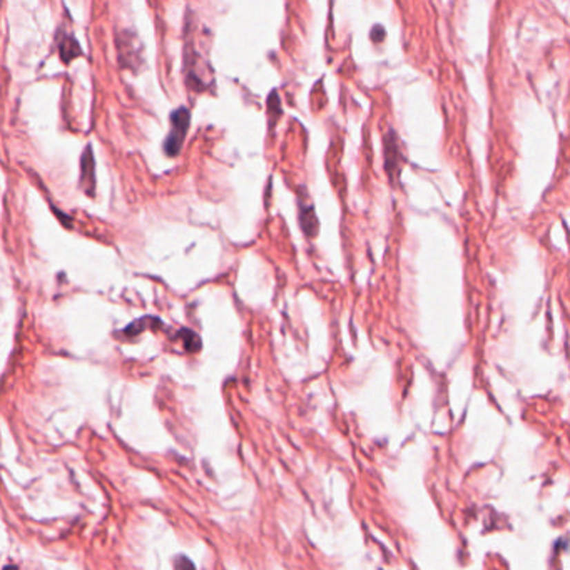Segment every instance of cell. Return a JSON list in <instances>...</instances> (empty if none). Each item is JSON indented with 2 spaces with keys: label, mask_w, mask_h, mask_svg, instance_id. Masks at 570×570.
Here are the masks:
<instances>
[{
  "label": "cell",
  "mask_w": 570,
  "mask_h": 570,
  "mask_svg": "<svg viewBox=\"0 0 570 570\" xmlns=\"http://www.w3.org/2000/svg\"><path fill=\"white\" fill-rule=\"evenodd\" d=\"M383 157H385V171L391 181L395 177H400L403 164H405V156H403L402 146H400L398 134L393 129H390L383 136Z\"/></svg>",
  "instance_id": "2"
},
{
  "label": "cell",
  "mask_w": 570,
  "mask_h": 570,
  "mask_svg": "<svg viewBox=\"0 0 570 570\" xmlns=\"http://www.w3.org/2000/svg\"><path fill=\"white\" fill-rule=\"evenodd\" d=\"M299 221H302V228L306 231L308 236H313L318 231V219L315 217V211H313L311 206L299 203Z\"/></svg>",
  "instance_id": "4"
},
{
  "label": "cell",
  "mask_w": 570,
  "mask_h": 570,
  "mask_svg": "<svg viewBox=\"0 0 570 570\" xmlns=\"http://www.w3.org/2000/svg\"><path fill=\"white\" fill-rule=\"evenodd\" d=\"M189 122H191V114L186 108L176 109L171 114V130L168 139L164 141V151L168 156H177L181 153L186 134L189 130Z\"/></svg>",
  "instance_id": "1"
},
{
  "label": "cell",
  "mask_w": 570,
  "mask_h": 570,
  "mask_svg": "<svg viewBox=\"0 0 570 570\" xmlns=\"http://www.w3.org/2000/svg\"><path fill=\"white\" fill-rule=\"evenodd\" d=\"M81 184L87 194H92L96 181H94V159L90 148H87L84 156L81 157Z\"/></svg>",
  "instance_id": "3"
},
{
  "label": "cell",
  "mask_w": 570,
  "mask_h": 570,
  "mask_svg": "<svg viewBox=\"0 0 570 570\" xmlns=\"http://www.w3.org/2000/svg\"><path fill=\"white\" fill-rule=\"evenodd\" d=\"M382 37H385V30H383L380 26H375L373 32H371V39H373V42H380L382 41Z\"/></svg>",
  "instance_id": "7"
},
{
  "label": "cell",
  "mask_w": 570,
  "mask_h": 570,
  "mask_svg": "<svg viewBox=\"0 0 570 570\" xmlns=\"http://www.w3.org/2000/svg\"><path fill=\"white\" fill-rule=\"evenodd\" d=\"M283 109H281V99L276 90H273L268 97V116H269V128L278 124Z\"/></svg>",
  "instance_id": "6"
},
{
  "label": "cell",
  "mask_w": 570,
  "mask_h": 570,
  "mask_svg": "<svg viewBox=\"0 0 570 570\" xmlns=\"http://www.w3.org/2000/svg\"><path fill=\"white\" fill-rule=\"evenodd\" d=\"M59 54H61V59L64 62H70L74 59L79 57L82 54L81 47L77 46L76 39L74 37H66L64 41L59 43Z\"/></svg>",
  "instance_id": "5"
}]
</instances>
